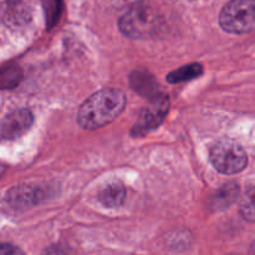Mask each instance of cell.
<instances>
[{"label": "cell", "instance_id": "3957f363", "mask_svg": "<svg viewBox=\"0 0 255 255\" xmlns=\"http://www.w3.org/2000/svg\"><path fill=\"white\" fill-rule=\"evenodd\" d=\"M219 24L227 32L244 34L255 29V1L236 0L224 5Z\"/></svg>", "mask_w": 255, "mask_h": 255}, {"label": "cell", "instance_id": "9a60e30c", "mask_svg": "<svg viewBox=\"0 0 255 255\" xmlns=\"http://www.w3.org/2000/svg\"><path fill=\"white\" fill-rule=\"evenodd\" d=\"M0 255H24V253L12 244L0 243Z\"/></svg>", "mask_w": 255, "mask_h": 255}, {"label": "cell", "instance_id": "5bb4252c", "mask_svg": "<svg viewBox=\"0 0 255 255\" xmlns=\"http://www.w3.org/2000/svg\"><path fill=\"white\" fill-rule=\"evenodd\" d=\"M45 17H46V27L51 29L57 21L62 11V2L60 1H47L44 2Z\"/></svg>", "mask_w": 255, "mask_h": 255}, {"label": "cell", "instance_id": "9c48e42d", "mask_svg": "<svg viewBox=\"0 0 255 255\" xmlns=\"http://www.w3.org/2000/svg\"><path fill=\"white\" fill-rule=\"evenodd\" d=\"M239 196V186L234 182L227 183L212 198V207L217 211H223L231 207Z\"/></svg>", "mask_w": 255, "mask_h": 255}, {"label": "cell", "instance_id": "ac0fdd59", "mask_svg": "<svg viewBox=\"0 0 255 255\" xmlns=\"http://www.w3.org/2000/svg\"><path fill=\"white\" fill-rule=\"evenodd\" d=\"M4 172H5V167L0 164V177H1L2 174H4Z\"/></svg>", "mask_w": 255, "mask_h": 255}, {"label": "cell", "instance_id": "277c9868", "mask_svg": "<svg viewBox=\"0 0 255 255\" xmlns=\"http://www.w3.org/2000/svg\"><path fill=\"white\" fill-rule=\"evenodd\" d=\"M169 110V100L166 95H161L157 99L151 100L149 105L142 110L132 128V134L134 137L146 136L151 131L156 129L163 122Z\"/></svg>", "mask_w": 255, "mask_h": 255}, {"label": "cell", "instance_id": "8992f818", "mask_svg": "<svg viewBox=\"0 0 255 255\" xmlns=\"http://www.w3.org/2000/svg\"><path fill=\"white\" fill-rule=\"evenodd\" d=\"M34 116L29 110H16L7 115L0 125V138L11 141L26 133L32 126Z\"/></svg>", "mask_w": 255, "mask_h": 255}, {"label": "cell", "instance_id": "e0dca14e", "mask_svg": "<svg viewBox=\"0 0 255 255\" xmlns=\"http://www.w3.org/2000/svg\"><path fill=\"white\" fill-rule=\"evenodd\" d=\"M249 255H255V242L251 246V249H249Z\"/></svg>", "mask_w": 255, "mask_h": 255}, {"label": "cell", "instance_id": "52a82bcc", "mask_svg": "<svg viewBox=\"0 0 255 255\" xmlns=\"http://www.w3.org/2000/svg\"><path fill=\"white\" fill-rule=\"evenodd\" d=\"M131 86L133 87L134 91L149 97L151 100L163 95L158 91V84L146 71H134L131 76Z\"/></svg>", "mask_w": 255, "mask_h": 255}, {"label": "cell", "instance_id": "7a4b0ae2", "mask_svg": "<svg viewBox=\"0 0 255 255\" xmlns=\"http://www.w3.org/2000/svg\"><path fill=\"white\" fill-rule=\"evenodd\" d=\"M209 158L217 171L228 176L242 172L248 163L246 151L233 139H221L214 143Z\"/></svg>", "mask_w": 255, "mask_h": 255}, {"label": "cell", "instance_id": "30bf717a", "mask_svg": "<svg viewBox=\"0 0 255 255\" xmlns=\"http://www.w3.org/2000/svg\"><path fill=\"white\" fill-rule=\"evenodd\" d=\"M22 80V70L16 64H6L0 67V90L16 87Z\"/></svg>", "mask_w": 255, "mask_h": 255}, {"label": "cell", "instance_id": "2e32d148", "mask_svg": "<svg viewBox=\"0 0 255 255\" xmlns=\"http://www.w3.org/2000/svg\"><path fill=\"white\" fill-rule=\"evenodd\" d=\"M42 255H67L62 249H60L59 247H49V248L45 249L44 254Z\"/></svg>", "mask_w": 255, "mask_h": 255}, {"label": "cell", "instance_id": "6da1fadb", "mask_svg": "<svg viewBox=\"0 0 255 255\" xmlns=\"http://www.w3.org/2000/svg\"><path fill=\"white\" fill-rule=\"evenodd\" d=\"M126 106L125 94L116 89H106L90 96L81 105L77 122L86 129L106 126L121 115Z\"/></svg>", "mask_w": 255, "mask_h": 255}, {"label": "cell", "instance_id": "7c38bea8", "mask_svg": "<svg viewBox=\"0 0 255 255\" xmlns=\"http://www.w3.org/2000/svg\"><path fill=\"white\" fill-rule=\"evenodd\" d=\"M241 214L246 221L255 222V186L251 187L242 198Z\"/></svg>", "mask_w": 255, "mask_h": 255}, {"label": "cell", "instance_id": "4fadbf2b", "mask_svg": "<svg viewBox=\"0 0 255 255\" xmlns=\"http://www.w3.org/2000/svg\"><path fill=\"white\" fill-rule=\"evenodd\" d=\"M9 201L14 204H24V206H29L31 202H36L39 198V191L30 188H16L10 193Z\"/></svg>", "mask_w": 255, "mask_h": 255}, {"label": "cell", "instance_id": "ba28073f", "mask_svg": "<svg viewBox=\"0 0 255 255\" xmlns=\"http://www.w3.org/2000/svg\"><path fill=\"white\" fill-rule=\"evenodd\" d=\"M125 198H126V191H125L124 184L119 181L107 183L99 194L100 202L109 208L120 207L124 203Z\"/></svg>", "mask_w": 255, "mask_h": 255}, {"label": "cell", "instance_id": "5b68a950", "mask_svg": "<svg viewBox=\"0 0 255 255\" xmlns=\"http://www.w3.org/2000/svg\"><path fill=\"white\" fill-rule=\"evenodd\" d=\"M156 22L157 20L151 9L136 6L121 17L120 29L129 37H144L153 31Z\"/></svg>", "mask_w": 255, "mask_h": 255}, {"label": "cell", "instance_id": "8fae6325", "mask_svg": "<svg viewBox=\"0 0 255 255\" xmlns=\"http://www.w3.org/2000/svg\"><path fill=\"white\" fill-rule=\"evenodd\" d=\"M202 74H203V66L201 64H189L169 72L167 75V81L169 84H179V82H186L197 79Z\"/></svg>", "mask_w": 255, "mask_h": 255}]
</instances>
